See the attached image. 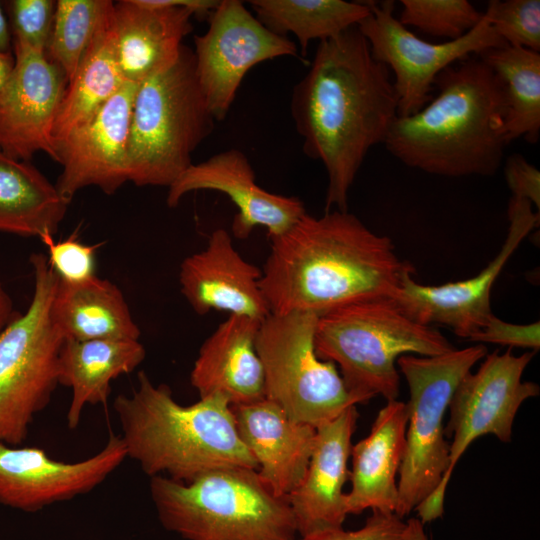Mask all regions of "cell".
<instances>
[{
	"label": "cell",
	"instance_id": "cell-1",
	"mask_svg": "<svg viewBox=\"0 0 540 540\" xmlns=\"http://www.w3.org/2000/svg\"><path fill=\"white\" fill-rule=\"evenodd\" d=\"M397 107L390 70L372 57L357 26L319 42L310 69L293 89L291 113L304 153L326 170V211H348L363 160L384 142Z\"/></svg>",
	"mask_w": 540,
	"mask_h": 540
},
{
	"label": "cell",
	"instance_id": "cell-2",
	"mask_svg": "<svg viewBox=\"0 0 540 540\" xmlns=\"http://www.w3.org/2000/svg\"><path fill=\"white\" fill-rule=\"evenodd\" d=\"M260 287L270 313L321 316L356 302L393 298L405 274H414L378 235L348 211L307 212L271 238Z\"/></svg>",
	"mask_w": 540,
	"mask_h": 540
},
{
	"label": "cell",
	"instance_id": "cell-3",
	"mask_svg": "<svg viewBox=\"0 0 540 540\" xmlns=\"http://www.w3.org/2000/svg\"><path fill=\"white\" fill-rule=\"evenodd\" d=\"M421 110L397 116L383 144L408 167L444 177L493 176L505 147L503 85L472 55L445 68Z\"/></svg>",
	"mask_w": 540,
	"mask_h": 540
},
{
	"label": "cell",
	"instance_id": "cell-4",
	"mask_svg": "<svg viewBox=\"0 0 540 540\" xmlns=\"http://www.w3.org/2000/svg\"><path fill=\"white\" fill-rule=\"evenodd\" d=\"M130 395L113 403L127 457L150 477L180 482L222 468L258 466L242 442L230 403L222 396L179 404L166 384L155 385L140 371Z\"/></svg>",
	"mask_w": 540,
	"mask_h": 540
},
{
	"label": "cell",
	"instance_id": "cell-5",
	"mask_svg": "<svg viewBox=\"0 0 540 540\" xmlns=\"http://www.w3.org/2000/svg\"><path fill=\"white\" fill-rule=\"evenodd\" d=\"M163 527L185 540H297L287 497L276 495L257 470L222 468L190 482L150 480Z\"/></svg>",
	"mask_w": 540,
	"mask_h": 540
},
{
	"label": "cell",
	"instance_id": "cell-6",
	"mask_svg": "<svg viewBox=\"0 0 540 540\" xmlns=\"http://www.w3.org/2000/svg\"><path fill=\"white\" fill-rule=\"evenodd\" d=\"M314 344L320 359L334 363L361 403L399 395L402 355H440L453 345L435 327L408 317L391 298H375L318 316Z\"/></svg>",
	"mask_w": 540,
	"mask_h": 540
},
{
	"label": "cell",
	"instance_id": "cell-7",
	"mask_svg": "<svg viewBox=\"0 0 540 540\" xmlns=\"http://www.w3.org/2000/svg\"><path fill=\"white\" fill-rule=\"evenodd\" d=\"M215 121L196 76L194 52L184 45L174 65L138 86L127 147L128 182L169 188L193 164V151Z\"/></svg>",
	"mask_w": 540,
	"mask_h": 540
},
{
	"label": "cell",
	"instance_id": "cell-8",
	"mask_svg": "<svg viewBox=\"0 0 540 540\" xmlns=\"http://www.w3.org/2000/svg\"><path fill=\"white\" fill-rule=\"evenodd\" d=\"M29 262L34 277L30 304L0 331V443L10 446L23 443L34 416L59 385L64 341L50 316L58 277L45 254L33 253Z\"/></svg>",
	"mask_w": 540,
	"mask_h": 540
},
{
	"label": "cell",
	"instance_id": "cell-9",
	"mask_svg": "<svg viewBox=\"0 0 540 540\" xmlns=\"http://www.w3.org/2000/svg\"><path fill=\"white\" fill-rule=\"evenodd\" d=\"M488 354L483 344L434 356L407 354L397 360L408 388L405 451L399 469L395 515H409L439 485L449 464L444 416L462 378Z\"/></svg>",
	"mask_w": 540,
	"mask_h": 540
},
{
	"label": "cell",
	"instance_id": "cell-10",
	"mask_svg": "<svg viewBox=\"0 0 540 540\" xmlns=\"http://www.w3.org/2000/svg\"><path fill=\"white\" fill-rule=\"evenodd\" d=\"M311 312L270 313L260 324L256 348L265 378V397L292 419L315 428L361 404L337 366L319 358Z\"/></svg>",
	"mask_w": 540,
	"mask_h": 540
},
{
	"label": "cell",
	"instance_id": "cell-11",
	"mask_svg": "<svg viewBox=\"0 0 540 540\" xmlns=\"http://www.w3.org/2000/svg\"><path fill=\"white\" fill-rule=\"evenodd\" d=\"M535 352L514 355L487 354L476 372L467 373L456 387L448 409L445 435L449 443V464L438 487L417 507L419 520L425 524L444 512V498L453 469L469 445L483 435H494L501 442H510L517 411L524 401L540 393L539 386L523 381V373Z\"/></svg>",
	"mask_w": 540,
	"mask_h": 540
},
{
	"label": "cell",
	"instance_id": "cell-12",
	"mask_svg": "<svg viewBox=\"0 0 540 540\" xmlns=\"http://www.w3.org/2000/svg\"><path fill=\"white\" fill-rule=\"evenodd\" d=\"M368 4L371 13L357 28L367 40L372 57L393 71L399 117L415 114L432 99L435 79L445 68L486 49L507 45L485 12L462 37L431 43L417 37L393 16V1Z\"/></svg>",
	"mask_w": 540,
	"mask_h": 540
},
{
	"label": "cell",
	"instance_id": "cell-13",
	"mask_svg": "<svg viewBox=\"0 0 540 540\" xmlns=\"http://www.w3.org/2000/svg\"><path fill=\"white\" fill-rule=\"evenodd\" d=\"M208 21V30L194 38L195 70L210 112L221 121L252 67L295 56L297 48L287 37L266 28L242 1H220Z\"/></svg>",
	"mask_w": 540,
	"mask_h": 540
},
{
	"label": "cell",
	"instance_id": "cell-14",
	"mask_svg": "<svg viewBox=\"0 0 540 540\" xmlns=\"http://www.w3.org/2000/svg\"><path fill=\"white\" fill-rule=\"evenodd\" d=\"M508 219V233L499 253L480 273L438 286L420 284L407 273L392 299L414 321L449 327L457 336L470 339L493 315V285L524 238L538 226L540 214L533 212L529 200L512 196Z\"/></svg>",
	"mask_w": 540,
	"mask_h": 540
},
{
	"label": "cell",
	"instance_id": "cell-15",
	"mask_svg": "<svg viewBox=\"0 0 540 540\" xmlns=\"http://www.w3.org/2000/svg\"><path fill=\"white\" fill-rule=\"evenodd\" d=\"M126 458L121 436L113 433L98 453L77 462L52 459L37 447L0 443V504L37 512L70 500L92 491Z\"/></svg>",
	"mask_w": 540,
	"mask_h": 540
},
{
	"label": "cell",
	"instance_id": "cell-16",
	"mask_svg": "<svg viewBox=\"0 0 540 540\" xmlns=\"http://www.w3.org/2000/svg\"><path fill=\"white\" fill-rule=\"evenodd\" d=\"M15 68L0 91V149L29 161L45 152L57 161L52 132L68 83L46 53L14 43Z\"/></svg>",
	"mask_w": 540,
	"mask_h": 540
},
{
	"label": "cell",
	"instance_id": "cell-17",
	"mask_svg": "<svg viewBox=\"0 0 540 540\" xmlns=\"http://www.w3.org/2000/svg\"><path fill=\"white\" fill-rule=\"evenodd\" d=\"M140 83L126 82L84 125L57 147L62 166L56 188L69 202L81 189L96 186L115 193L128 182L130 119Z\"/></svg>",
	"mask_w": 540,
	"mask_h": 540
},
{
	"label": "cell",
	"instance_id": "cell-18",
	"mask_svg": "<svg viewBox=\"0 0 540 540\" xmlns=\"http://www.w3.org/2000/svg\"><path fill=\"white\" fill-rule=\"evenodd\" d=\"M198 190L224 193L234 203L237 213L231 230L238 239L247 238L258 226L267 230L270 239L277 237L306 213L299 198L274 194L257 185L247 156L237 149L191 164L168 188L166 203L174 208L187 193Z\"/></svg>",
	"mask_w": 540,
	"mask_h": 540
},
{
	"label": "cell",
	"instance_id": "cell-19",
	"mask_svg": "<svg viewBox=\"0 0 540 540\" xmlns=\"http://www.w3.org/2000/svg\"><path fill=\"white\" fill-rule=\"evenodd\" d=\"M261 270L234 248L226 229L212 232L206 247L180 265L181 293L199 315L211 310L263 320L270 314L260 287Z\"/></svg>",
	"mask_w": 540,
	"mask_h": 540
},
{
	"label": "cell",
	"instance_id": "cell-20",
	"mask_svg": "<svg viewBox=\"0 0 540 540\" xmlns=\"http://www.w3.org/2000/svg\"><path fill=\"white\" fill-rule=\"evenodd\" d=\"M358 412L351 406L316 427L312 455L305 474L287 497L300 537L341 528L348 515L344 485Z\"/></svg>",
	"mask_w": 540,
	"mask_h": 540
},
{
	"label": "cell",
	"instance_id": "cell-21",
	"mask_svg": "<svg viewBox=\"0 0 540 540\" xmlns=\"http://www.w3.org/2000/svg\"><path fill=\"white\" fill-rule=\"evenodd\" d=\"M194 12L181 6H156L147 0L114 2L111 27L120 73L141 83L178 60Z\"/></svg>",
	"mask_w": 540,
	"mask_h": 540
},
{
	"label": "cell",
	"instance_id": "cell-22",
	"mask_svg": "<svg viewBox=\"0 0 540 540\" xmlns=\"http://www.w3.org/2000/svg\"><path fill=\"white\" fill-rule=\"evenodd\" d=\"M231 408L239 436L255 459L259 476L276 495L288 497L305 474L316 428L292 419L266 397Z\"/></svg>",
	"mask_w": 540,
	"mask_h": 540
},
{
	"label": "cell",
	"instance_id": "cell-23",
	"mask_svg": "<svg viewBox=\"0 0 540 540\" xmlns=\"http://www.w3.org/2000/svg\"><path fill=\"white\" fill-rule=\"evenodd\" d=\"M262 320L230 315L203 342L190 372L199 397L219 395L231 406L265 397L256 340Z\"/></svg>",
	"mask_w": 540,
	"mask_h": 540
},
{
	"label": "cell",
	"instance_id": "cell-24",
	"mask_svg": "<svg viewBox=\"0 0 540 540\" xmlns=\"http://www.w3.org/2000/svg\"><path fill=\"white\" fill-rule=\"evenodd\" d=\"M407 421L406 403L397 399L387 401L370 433L352 445L351 489L345 495L348 514H359L366 509L395 514L396 477L405 451Z\"/></svg>",
	"mask_w": 540,
	"mask_h": 540
},
{
	"label": "cell",
	"instance_id": "cell-25",
	"mask_svg": "<svg viewBox=\"0 0 540 540\" xmlns=\"http://www.w3.org/2000/svg\"><path fill=\"white\" fill-rule=\"evenodd\" d=\"M145 356L140 340L65 339L58 359V382L72 391L68 427L75 429L79 425L87 405H106L111 382L133 372Z\"/></svg>",
	"mask_w": 540,
	"mask_h": 540
},
{
	"label": "cell",
	"instance_id": "cell-26",
	"mask_svg": "<svg viewBox=\"0 0 540 540\" xmlns=\"http://www.w3.org/2000/svg\"><path fill=\"white\" fill-rule=\"evenodd\" d=\"M50 316L64 340H139L141 336L120 288L98 276L80 283L58 279Z\"/></svg>",
	"mask_w": 540,
	"mask_h": 540
},
{
	"label": "cell",
	"instance_id": "cell-27",
	"mask_svg": "<svg viewBox=\"0 0 540 540\" xmlns=\"http://www.w3.org/2000/svg\"><path fill=\"white\" fill-rule=\"evenodd\" d=\"M69 204L29 161L0 149V232L41 241L53 237Z\"/></svg>",
	"mask_w": 540,
	"mask_h": 540
},
{
	"label": "cell",
	"instance_id": "cell-28",
	"mask_svg": "<svg viewBox=\"0 0 540 540\" xmlns=\"http://www.w3.org/2000/svg\"><path fill=\"white\" fill-rule=\"evenodd\" d=\"M112 11L113 8L67 83L52 132L56 153L58 145L89 121L127 82L114 52Z\"/></svg>",
	"mask_w": 540,
	"mask_h": 540
},
{
	"label": "cell",
	"instance_id": "cell-29",
	"mask_svg": "<svg viewBox=\"0 0 540 540\" xmlns=\"http://www.w3.org/2000/svg\"><path fill=\"white\" fill-rule=\"evenodd\" d=\"M256 18L270 31L296 37L306 55L309 42L324 41L357 26L370 13L368 2L343 0H252Z\"/></svg>",
	"mask_w": 540,
	"mask_h": 540
},
{
	"label": "cell",
	"instance_id": "cell-30",
	"mask_svg": "<svg viewBox=\"0 0 540 540\" xmlns=\"http://www.w3.org/2000/svg\"><path fill=\"white\" fill-rule=\"evenodd\" d=\"M478 56L503 85L507 143L519 137L536 143L540 134V53L504 45Z\"/></svg>",
	"mask_w": 540,
	"mask_h": 540
},
{
	"label": "cell",
	"instance_id": "cell-31",
	"mask_svg": "<svg viewBox=\"0 0 540 540\" xmlns=\"http://www.w3.org/2000/svg\"><path fill=\"white\" fill-rule=\"evenodd\" d=\"M109 0H58L46 55L69 81L113 8Z\"/></svg>",
	"mask_w": 540,
	"mask_h": 540
},
{
	"label": "cell",
	"instance_id": "cell-32",
	"mask_svg": "<svg viewBox=\"0 0 540 540\" xmlns=\"http://www.w3.org/2000/svg\"><path fill=\"white\" fill-rule=\"evenodd\" d=\"M399 22L421 32L456 40L482 19L483 13L467 0H402Z\"/></svg>",
	"mask_w": 540,
	"mask_h": 540
},
{
	"label": "cell",
	"instance_id": "cell-33",
	"mask_svg": "<svg viewBox=\"0 0 540 540\" xmlns=\"http://www.w3.org/2000/svg\"><path fill=\"white\" fill-rule=\"evenodd\" d=\"M485 13L507 45L540 53L539 0H493Z\"/></svg>",
	"mask_w": 540,
	"mask_h": 540
},
{
	"label": "cell",
	"instance_id": "cell-34",
	"mask_svg": "<svg viewBox=\"0 0 540 540\" xmlns=\"http://www.w3.org/2000/svg\"><path fill=\"white\" fill-rule=\"evenodd\" d=\"M12 44L26 45L46 53L51 37L56 1L8 0L2 2Z\"/></svg>",
	"mask_w": 540,
	"mask_h": 540
},
{
	"label": "cell",
	"instance_id": "cell-35",
	"mask_svg": "<svg viewBox=\"0 0 540 540\" xmlns=\"http://www.w3.org/2000/svg\"><path fill=\"white\" fill-rule=\"evenodd\" d=\"M47 260L58 279L66 283H80L96 276V252L100 244H86L79 240L77 231L64 240L46 237Z\"/></svg>",
	"mask_w": 540,
	"mask_h": 540
},
{
	"label": "cell",
	"instance_id": "cell-36",
	"mask_svg": "<svg viewBox=\"0 0 540 540\" xmlns=\"http://www.w3.org/2000/svg\"><path fill=\"white\" fill-rule=\"evenodd\" d=\"M406 522L395 514L372 512L365 524L352 531L333 528L318 531L297 540H404Z\"/></svg>",
	"mask_w": 540,
	"mask_h": 540
},
{
	"label": "cell",
	"instance_id": "cell-37",
	"mask_svg": "<svg viewBox=\"0 0 540 540\" xmlns=\"http://www.w3.org/2000/svg\"><path fill=\"white\" fill-rule=\"evenodd\" d=\"M469 340L481 343H493L511 347L531 349L540 348V323L514 324L492 315L486 324Z\"/></svg>",
	"mask_w": 540,
	"mask_h": 540
},
{
	"label": "cell",
	"instance_id": "cell-38",
	"mask_svg": "<svg viewBox=\"0 0 540 540\" xmlns=\"http://www.w3.org/2000/svg\"><path fill=\"white\" fill-rule=\"evenodd\" d=\"M505 178L512 196L529 200L540 210V172L520 154L506 159Z\"/></svg>",
	"mask_w": 540,
	"mask_h": 540
},
{
	"label": "cell",
	"instance_id": "cell-39",
	"mask_svg": "<svg viewBox=\"0 0 540 540\" xmlns=\"http://www.w3.org/2000/svg\"><path fill=\"white\" fill-rule=\"evenodd\" d=\"M18 314L15 310L13 299L0 280V331Z\"/></svg>",
	"mask_w": 540,
	"mask_h": 540
},
{
	"label": "cell",
	"instance_id": "cell-40",
	"mask_svg": "<svg viewBox=\"0 0 540 540\" xmlns=\"http://www.w3.org/2000/svg\"><path fill=\"white\" fill-rule=\"evenodd\" d=\"M15 55L12 51L0 50V91L5 87L15 68Z\"/></svg>",
	"mask_w": 540,
	"mask_h": 540
},
{
	"label": "cell",
	"instance_id": "cell-41",
	"mask_svg": "<svg viewBox=\"0 0 540 540\" xmlns=\"http://www.w3.org/2000/svg\"><path fill=\"white\" fill-rule=\"evenodd\" d=\"M403 539L429 540L424 531V524L418 518H411L406 522Z\"/></svg>",
	"mask_w": 540,
	"mask_h": 540
},
{
	"label": "cell",
	"instance_id": "cell-42",
	"mask_svg": "<svg viewBox=\"0 0 540 540\" xmlns=\"http://www.w3.org/2000/svg\"><path fill=\"white\" fill-rule=\"evenodd\" d=\"M0 50L12 51V37L2 2H0Z\"/></svg>",
	"mask_w": 540,
	"mask_h": 540
}]
</instances>
